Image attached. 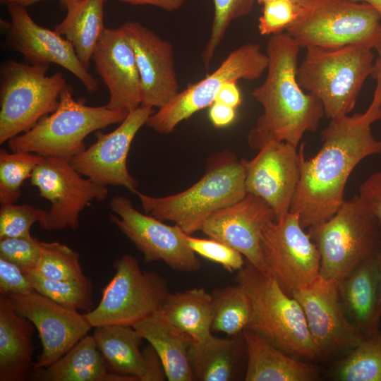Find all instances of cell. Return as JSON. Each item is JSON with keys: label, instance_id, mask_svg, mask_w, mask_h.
Returning <instances> with one entry per match:
<instances>
[{"label": "cell", "instance_id": "33", "mask_svg": "<svg viewBox=\"0 0 381 381\" xmlns=\"http://www.w3.org/2000/svg\"><path fill=\"white\" fill-rule=\"evenodd\" d=\"M329 375L338 381H381V332L364 339L338 359Z\"/></svg>", "mask_w": 381, "mask_h": 381}, {"label": "cell", "instance_id": "3", "mask_svg": "<svg viewBox=\"0 0 381 381\" xmlns=\"http://www.w3.org/2000/svg\"><path fill=\"white\" fill-rule=\"evenodd\" d=\"M245 159L223 150L208 158L204 176L176 194L153 197L137 190L146 214L175 223L186 234L200 231L214 212L237 202L246 195Z\"/></svg>", "mask_w": 381, "mask_h": 381}, {"label": "cell", "instance_id": "36", "mask_svg": "<svg viewBox=\"0 0 381 381\" xmlns=\"http://www.w3.org/2000/svg\"><path fill=\"white\" fill-rule=\"evenodd\" d=\"M32 271L54 280L73 279L84 275L78 253L57 241H41L40 258Z\"/></svg>", "mask_w": 381, "mask_h": 381}, {"label": "cell", "instance_id": "28", "mask_svg": "<svg viewBox=\"0 0 381 381\" xmlns=\"http://www.w3.org/2000/svg\"><path fill=\"white\" fill-rule=\"evenodd\" d=\"M133 327L157 351L167 380H195L189 359L193 339L188 334L155 316Z\"/></svg>", "mask_w": 381, "mask_h": 381}, {"label": "cell", "instance_id": "5", "mask_svg": "<svg viewBox=\"0 0 381 381\" xmlns=\"http://www.w3.org/2000/svg\"><path fill=\"white\" fill-rule=\"evenodd\" d=\"M306 49L296 72L299 85L321 101L328 119L349 115L365 80L373 74L371 49L358 45Z\"/></svg>", "mask_w": 381, "mask_h": 381}, {"label": "cell", "instance_id": "15", "mask_svg": "<svg viewBox=\"0 0 381 381\" xmlns=\"http://www.w3.org/2000/svg\"><path fill=\"white\" fill-rule=\"evenodd\" d=\"M291 296L303 310L320 360L339 359L365 339L347 319L336 282L319 274L296 289Z\"/></svg>", "mask_w": 381, "mask_h": 381}, {"label": "cell", "instance_id": "18", "mask_svg": "<svg viewBox=\"0 0 381 381\" xmlns=\"http://www.w3.org/2000/svg\"><path fill=\"white\" fill-rule=\"evenodd\" d=\"M7 9L11 22L1 20V26L13 50L20 52L30 64L61 66L77 77L87 91H97V80L80 61L68 40L36 23L25 7L11 4L7 5Z\"/></svg>", "mask_w": 381, "mask_h": 381}, {"label": "cell", "instance_id": "21", "mask_svg": "<svg viewBox=\"0 0 381 381\" xmlns=\"http://www.w3.org/2000/svg\"><path fill=\"white\" fill-rule=\"evenodd\" d=\"M135 56L142 84L141 106L161 107L179 92L172 44L140 23L120 26Z\"/></svg>", "mask_w": 381, "mask_h": 381}, {"label": "cell", "instance_id": "34", "mask_svg": "<svg viewBox=\"0 0 381 381\" xmlns=\"http://www.w3.org/2000/svg\"><path fill=\"white\" fill-rule=\"evenodd\" d=\"M35 290L69 309L92 310L93 284L85 274L67 280L47 279L35 271L25 273Z\"/></svg>", "mask_w": 381, "mask_h": 381}, {"label": "cell", "instance_id": "49", "mask_svg": "<svg viewBox=\"0 0 381 381\" xmlns=\"http://www.w3.org/2000/svg\"><path fill=\"white\" fill-rule=\"evenodd\" d=\"M270 1H274V0H256V1L258 2V4H262V5ZM287 1H290L306 8H308L313 6L317 0H287Z\"/></svg>", "mask_w": 381, "mask_h": 381}, {"label": "cell", "instance_id": "32", "mask_svg": "<svg viewBox=\"0 0 381 381\" xmlns=\"http://www.w3.org/2000/svg\"><path fill=\"white\" fill-rule=\"evenodd\" d=\"M211 332L228 336L238 334L246 329L252 319L250 298L239 284L214 289L211 293Z\"/></svg>", "mask_w": 381, "mask_h": 381}, {"label": "cell", "instance_id": "48", "mask_svg": "<svg viewBox=\"0 0 381 381\" xmlns=\"http://www.w3.org/2000/svg\"><path fill=\"white\" fill-rule=\"evenodd\" d=\"M41 1L44 0H0L1 4L8 5L11 4H18L24 7L34 4Z\"/></svg>", "mask_w": 381, "mask_h": 381}, {"label": "cell", "instance_id": "20", "mask_svg": "<svg viewBox=\"0 0 381 381\" xmlns=\"http://www.w3.org/2000/svg\"><path fill=\"white\" fill-rule=\"evenodd\" d=\"M275 220L270 205L251 193L239 201L212 213L200 231L241 253L257 269L267 271L263 260L260 239L265 225Z\"/></svg>", "mask_w": 381, "mask_h": 381}, {"label": "cell", "instance_id": "4", "mask_svg": "<svg viewBox=\"0 0 381 381\" xmlns=\"http://www.w3.org/2000/svg\"><path fill=\"white\" fill-rule=\"evenodd\" d=\"M236 283L248 294L253 315L246 329L284 353L300 360H320L303 310L270 273L249 262L237 272Z\"/></svg>", "mask_w": 381, "mask_h": 381}, {"label": "cell", "instance_id": "11", "mask_svg": "<svg viewBox=\"0 0 381 381\" xmlns=\"http://www.w3.org/2000/svg\"><path fill=\"white\" fill-rule=\"evenodd\" d=\"M268 58L256 43H247L232 51L211 74L179 92L159 108L145 125L160 134H169L183 121L210 107L228 82L256 80L267 70Z\"/></svg>", "mask_w": 381, "mask_h": 381}, {"label": "cell", "instance_id": "43", "mask_svg": "<svg viewBox=\"0 0 381 381\" xmlns=\"http://www.w3.org/2000/svg\"><path fill=\"white\" fill-rule=\"evenodd\" d=\"M357 195L363 205L381 222V170L365 180Z\"/></svg>", "mask_w": 381, "mask_h": 381}, {"label": "cell", "instance_id": "41", "mask_svg": "<svg viewBox=\"0 0 381 381\" xmlns=\"http://www.w3.org/2000/svg\"><path fill=\"white\" fill-rule=\"evenodd\" d=\"M303 7L287 0L270 1L262 4L258 30L262 35L283 32L298 18Z\"/></svg>", "mask_w": 381, "mask_h": 381}, {"label": "cell", "instance_id": "10", "mask_svg": "<svg viewBox=\"0 0 381 381\" xmlns=\"http://www.w3.org/2000/svg\"><path fill=\"white\" fill-rule=\"evenodd\" d=\"M113 268L114 274L103 288L100 302L85 314L93 328L134 327L152 317L169 292L168 280L155 271L143 270L131 254L116 259Z\"/></svg>", "mask_w": 381, "mask_h": 381}, {"label": "cell", "instance_id": "37", "mask_svg": "<svg viewBox=\"0 0 381 381\" xmlns=\"http://www.w3.org/2000/svg\"><path fill=\"white\" fill-rule=\"evenodd\" d=\"M256 0H213L214 17L210 37L201 53L202 61L207 69L214 58L215 51L225 37L234 20L248 15Z\"/></svg>", "mask_w": 381, "mask_h": 381}, {"label": "cell", "instance_id": "45", "mask_svg": "<svg viewBox=\"0 0 381 381\" xmlns=\"http://www.w3.org/2000/svg\"><path fill=\"white\" fill-rule=\"evenodd\" d=\"M209 116L215 128L230 125L236 116V109L219 102H214L210 107Z\"/></svg>", "mask_w": 381, "mask_h": 381}, {"label": "cell", "instance_id": "27", "mask_svg": "<svg viewBox=\"0 0 381 381\" xmlns=\"http://www.w3.org/2000/svg\"><path fill=\"white\" fill-rule=\"evenodd\" d=\"M32 381H138L108 371L92 335H85L50 365L30 371Z\"/></svg>", "mask_w": 381, "mask_h": 381}, {"label": "cell", "instance_id": "52", "mask_svg": "<svg viewBox=\"0 0 381 381\" xmlns=\"http://www.w3.org/2000/svg\"><path fill=\"white\" fill-rule=\"evenodd\" d=\"M60 7L63 10H67L71 6L82 1V0H57Z\"/></svg>", "mask_w": 381, "mask_h": 381}, {"label": "cell", "instance_id": "12", "mask_svg": "<svg viewBox=\"0 0 381 381\" xmlns=\"http://www.w3.org/2000/svg\"><path fill=\"white\" fill-rule=\"evenodd\" d=\"M68 159L44 157L30 177L40 195L51 202V207L39 222L47 231L79 227V214L92 200L103 201L108 195L107 186L90 179H83Z\"/></svg>", "mask_w": 381, "mask_h": 381}, {"label": "cell", "instance_id": "22", "mask_svg": "<svg viewBox=\"0 0 381 381\" xmlns=\"http://www.w3.org/2000/svg\"><path fill=\"white\" fill-rule=\"evenodd\" d=\"M92 59L109 92L107 108L129 113L141 106L142 84L135 54L121 27L104 29Z\"/></svg>", "mask_w": 381, "mask_h": 381}, {"label": "cell", "instance_id": "38", "mask_svg": "<svg viewBox=\"0 0 381 381\" xmlns=\"http://www.w3.org/2000/svg\"><path fill=\"white\" fill-rule=\"evenodd\" d=\"M46 211L28 204L1 205L0 238L31 236V226L43 218Z\"/></svg>", "mask_w": 381, "mask_h": 381}, {"label": "cell", "instance_id": "39", "mask_svg": "<svg viewBox=\"0 0 381 381\" xmlns=\"http://www.w3.org/2000/svg\"><path fill=\"white\" fill-rule=\"evenodd\" d=\"M183 238L195 254L221 265L228 272H238L246 265L241 253L220 241L199 238L186 233Z\"/></svg>", "mask_w": 381, "mask_h": 381}, {"label": "cell", "instance_id": "16", "mask_svg": "<svg viewBox=\"0 0 381 381\" xmlns=\"http://www.w3.org/2000/svg\"><path fill=\"white\" fill-rule=\"evenodd\" d=\"M154 112L153 108L140 106L113 131L97 132L95 143L71 157V164L99 185L123 186L135 193L138 182L128 170V155L136 133Z\"/></svg>", "mask_w": 381, "mask_h": 381}, {"label": "cell", "instance_id": "14", "mask_svg": "<svg viewBox=\"0 0 381 381\" xmlns=\"http://www.w3.org/2000/svg\"><path fill=\"white\" fill-rule=\"evenodd\" d=\"M112 222L139 250L145 262L162 261L171 270L195 272L201 262L186 244L184 231L177 225L169 226L135 208L131 200L123 195L113 197L109 202Z\"/></svg>", "mask_w": 381, "mask_h": 381}, {"label": "cell", "instance_id": "26", "mask_svg": "<svg viewBox=\"0 0 381 381\" xmlns=\"http://www.w3.org/2000/svg\"><path fill=\"white\" fill-rule=\"evenodd\" d=\"M247 363L245 381H314L319 371L308 361L291 356L249 329L243 330Z\"/></svg>", "mask_w": 381, "mask_h": 381}, {"label": "cell", "instance_id": "19", "mask_svg": "<svg viewBox=\"0 0 381 381\" xmlns=\"http://www.w3.org/2000/svg\"><path fill=\"white\" fill-rule=\"evenodd\" d=\"M251 160L245 159L247 193L259 196L272 209L275 220L290 210L300 178V153L284 141H270Z\"/></svg>", "mask_w": 381, "mask_h": 381}, {"label": "cell", "instance_id": "40", "mask_svg": "<svg viewBox=\"0 0 381 381\" xmlns=\"http://www.w3.org/2000/svg\"><path fill=\"white\" fill-rule=\"evenodd\" d=\"M41 254V241L28 238H0V258L16 265L24 272L34 270Z\"/></svg>", "mask_w": 381, "mask_h": 381}, {"label": "cell", "instance_id": "13", "mask_svg": "<svg viewBox=\"0 0 381 381\" xmlns=\"http://www.w3.org/2000/svg\"><path fill=\"white\" fill-rule=\"evenodd\" d=\"M303 229L298 214L289 212L283 219L267 223L261 234L267 271L291 296L320 274L318 248Z\"/></svg>", "mask_w": 381, "mask_h": 381}, {"label": "cell", "instance_id": "29", "mask_svg": "<svg viewBox=\"0 0 381 381\" xmlns=\"http://www.w3.org/2000/svg\"><path fill=\"white\" fill-rule=\"evenodd\" d=\"M202 341L211 334V295L204 288L169 292L153 315Z\"/></svg>", "mask_w": 381, "mask_h": 381}, {"label": "cell", "instance_id": "53", "mask_svg": "<svg viewBox=\"0 0 381 381\" xmlns=\"http://www.w3.org/2000/svg\"><path fill=\"white\" fill-rule=\"evenodd\" d=\"M380 289H381V258H380Z\"/></svg>", "mask_w": 381, "mask_h": 381}, {"label": "cell", "instance_id": "2", "mask_svg": "<svg viewBox=\"0 0 381 381\" xmlns=\"http://www.w3.org/2000/svg\"><path fill=\"white\" fill-rule=\"evenodd\" d=\"M300 45L286 32L270 35L267 44L268 64L262 84L253 97L263 113L248 135L249 145L258 150L270 141H284L297 147L306 132L317 131L325 115L321 101L304 92L296 72Z\"/></svg>", "mask_w": 381, "mask_h": 381}, {"label": "cell", "instance_id": "54", "mask_svg": "<svg viewBox=\"0 0 381 381\" xmlns=\"http://www.w3.org/2000/svg\"><path fill=\"white\" fill-rule=\"evenodd\" d=\"M380 119H381V108H380ZM380 142V144H381V140Z\"/></svg>", "mask_w": 381, "mask_h": 381}, {"label": "cell", "instance_id": "47", "mask_svg": "<svg viewBox=\"0 0 381 381\" xmlns=\"http://www.w3.org/2000/svg\"><path fill=\"white\" fill-rule=\"evenodd\" d=\"M132 5H152L167 11H174L181 8L185 0H118Z\"/></svg>", "mask_w": 381, "mask_h": 381}, {"label": "cell", "instance_id": "46", "mask_svg": "<svg viewBox=\"0 0 381 381\" xmlns=\"http://www.w3.org/2000/svg\"><path fill=\"white\" fill-rule=\"evenodd\" d=\"M214 102H219L236 109L242 102L236 82H228L220 90Z\"/></svg>", "mask_w": 381, "mask_h": 381}, {"label": "cell", "instance_id": "1", "mask_svg": "<svg viewBox=\"0 0 381 381\" xmlns=\"http://www.w3.org/2000/svg\"><path fill=\"white\" fill-rule=\"evenodd\" d=\"M381 107L371 102L364 113L330 119L321 133L322 146L305 159L300 153V178L289 212L298 214L303 228L317 226L329 219L344 202L346 181L365 157L381 152L371 125L380 119Z\"/></svg>", "mask_w": 381, "mask_h": 381}, {"label": "cell", "instance_id": "50", "mask_svg": "<svg viewBox=\"0 0 381 381\" xmlns=\"http://www.w3.org/2000/svg\"><path fill=\"white\" fill-rule=\"evenodd\" d=\"M375 78L377 80V86L373 101L381 106V73L377 75Z\"/></svg>", "mask_w": 381, "mask_h": 381}, {"label": "cell", "instance_id": "51", "mask_svg": "<svg viewBox=\"0 0 381 381\" xmlns=\"http://www.w3.org/2000/svg\"><path fill=\"white\" fill-rule=\"evenodd\" d=\"M355 2H363L370 4L379 13L381 18V0H351Z\"/></svg>", "mask_w": 381, "mask_h": 381}, {"label": "cell", "instance_id": "25", "mask_svg": "<svg viewBox=\"0 0 381 381\" xmlns=\"http://www.w3.org/2000/svg\"><path fill=\"white\" fill-rule=\"evenodd\" d=\"M34 326L14 310L7 295L0 294V381L29 380Z\"/></svg>", "mask_w": 381, "mask_h": 381}, {"label": "cell", "instance_id": "8", "mask_svg": "<svg viewBox=\"0 0 381 381\" xmlns=\"http://www.w3.org/2000/svg\"><path fill=\"white\" fill-rule=\"evenodd\" d=\"M320 255V274L337 282L359 264L381 253V222L357 195L345 200L324 223L309 228Z\"/></svg>", "mask_w": 381, "mask_h": 381}, {"label": "cell", "instance_id": "42", "mask_svg": "<svg viewBox=\"0 0 381 381\" xmlns=\"http://www.w3.org/2000/svg\"><path fill=\"white\" fill-rule=\"evenodd\" d=\"M35 291L16 265L0 258V294H27Z\"/></svg>", "mask_w": 381, "mask_h": 381}, {"label": "cell", "instance_id": "9", "mask_svg": "<svg viewBox=\"0 0 381 381\" xmlns=\"http://www.w3.org/2000/svg\"><path fill=\"white\" fill-rule=\"evenodd\" d=\"M49 65L5 61L0 69V144L25 133L57 108L68 85L64 75H47Z\"/></svg>", "mask_w": 381, "mask_h": 381}, {"label": "cell", "instance_id": "31", "mask_svg": "<svg viewBox=\"0 0 381 381\" xmlns=\"http://www.w3.org/2000/svg\"><path fill=\"white\" fill-rule=\"evenodd\" d=\"M107 0H82L68 8L64 19L54 31L73 45L80 61L87 69L93 51L102 35L104 6Z\"/></svg>", "mask_w": 381, "mask_h": 381}, {"label": "cell", "instance_id": "17", "mask_svg": "<svg viewBox=\"0 0 381 381\" xmlns=\"http://www.w3.org/2000/svg\"><path fill=\"white\" fill-rule=\"evenodd\" d=\"M7 296L14 310L30 320L38 331L42 349L32 369L56 362L92 327L85 314L64 307L36 291Z\"/></svg>", "mask_w": 381, "mask_h": 381}, {"label": "cell", "instance_id": "30", "mask_svg": "<svg viewBox=\"0 0 381 381\" xmlns=\"http://www.w3.org/2000/svg\"><path fill=\"white\" fill-rule=\"evenodd\" d=\"M108 371L138 378L144 373L140 346L143 337L131 326L108 325L94 327L92 334Z\"/></svg>", "mask_w": 381, "mask_h": 381}, {"label": "cell", "instance_id": "44", "mask_svg": "<svg viewBox=\"0 0 381 381\" xmlns=\"http://www.w3.org/2000/svg\"><path fill=\"white\" fill-rule=\"evenodd\" d=\"M144 373L139 381H164L166 374L163 363L154 347L149 343L142 349Z\"/></svg>", "mask_w": 381, "mask_h": 381}, {"label": "cell", "instance_id": "7", "mask_svg": "<svg viewBox=\"0 0 381 381\" xmlns=\"http://www.w3.org/2000/svg\"><path fill=\"white\" fill-rule=\"evenodd\" d=\"M301 48L358 45L376 49L381 66V18L370 4L351 0H317L303 8L286 30Z\"/></svg>", "mask_w": 381, "mask_h": 381}, {"label": "cell", "instance_id": "23", "mask_svg": "<svg viewBox=\"0 0 381 381\" xmlns=\"http://www.w3.org/2000/svg\"><path fill=\"white\" fill-rule=\"evenodd\" d=\"M380 258L381 253L370 256L346 277L336 282L347 319L365 339L380 331Z\"/></svg>", "mask_w": 381, "mask_h": 381}, {"label": "cell", "instance_id": "6", "mask_svg": "<svg viewBox=\"0 0 381 381\" xmlns=\"http://www.w3.org/2000/svg\"><path fill=\"white\" fill-rule=\"evenodd\" d=\"M128 114L122 110L87 106L73 97L68 85L61 93L52 113L42 117L28 131L8 141L12 152L70 159L85 149L84 139L91 133L121 123Z\"/></svg>", "mask_w": 381, "mask_h": 381}, {"label": "cell", "instance_id": "24", "mask_svg": "<svg viewBox=\"0 0 381 381\" xmlns=\"http://www.w3.org/2000/svg\"><path fill=\"white\" fill-rule=\"evenodd\" d=\"M189 359L195 380H241V374L246 373L247 363L243 332L225 338L211 334L202 341L193 340Z\"/></svg>", "mask_w": 381, "mask_h": 381}, {"label": "cell", "instance_id": "35", "mask_svg": "<svg viewBox=\"0 0 381 381\" xmlns=\"http://www.w3.org/2000/svg\"><path fill=\"white\" fill-rule=\"evenodd\" d=\"M44 157L27 152L10 153L0 150V204L15 203L21 196V188L25 179Z\"/></svg>", "mask_w": 381, "mask_h": 381}]
</instances>
